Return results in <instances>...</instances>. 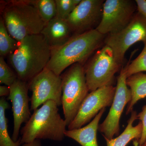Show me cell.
<instances>
[{"label":"cell","instance_id":"1","mask_svg":"<svg viewBox=\"0 0 146 146\" xmlns=\"http://www.w3.org/2000/svg\"><path fill=\"white\" fill-rule=\"evenodd\" d=\"M51 54V48L40 33L25 37L8 57L18 78L27 82L46 67Z\"/></svg>","mask_w":146,"mask_h":146},{"label":"cell","instance_id":"2","mask_svg":"<svg viewBox=\"0 0 146 146\" xmlns=\"http://www.w3.org/2000/svg\"><path fill=\"white\" fill-rule=\"evenodd\" d=\"M106 36L96 29L73 35L64 44L51 49L50 58L46 68L60 76L65 69L75 63L84 65L104 43Z\"/></svg>","mask_w":146,"mask_h":146},{"label":"cell","instance_id":"3","mask_svg":"<svg viewBox=\"0 0 146 146\" xmlns=\"http://www.w3.org/2000/svg\"><path fill=\"white\" fill-rule=\"evenodd\" d=\"M58 107L55 102L50 100L34 110L21 130V145L36 140L60 141L64 139L67 123L58 113Z\"/></svg>","mask_w":146,"mask_h":146},{"label":"cell","instance_id":"4","mask_svg":"<svg viewBox=\"0 0 146 146\" xmlns=\"http://www.w3.org/2000/svg\"><path fill=\"white\" fill-rule=\"evenodd\" d=\"M1 12L9 33L19 42L26 36L40 34L46 25L35 1H9Z\"/></svg>","mask_w":146,"mask_h":146},{"label":"cell","instance_id":"5","mask_svg":"<svg viewBox=\"0 0 146 146\" xmlns=\"http://www.w3.org/2000/svg\"><path fill=\"white\" fill-rule=\"evenodd\" d=\"M62 105L67 126L72 122L89 94L84 66L75 63L61 76Z\"/></svg>","mask_w":146,"mask_h":146},{"label":"cell","instance_id":"6","mask_svg":"<svg viewBox=\"0 0 146 146\" xmlns=\"http://www.w3.org/2000/svg\"><path fill=\"white\" fill-rule=\"evenodd\" d=\"M121 66L116 60L112 49L105 44L95 53L88 64L84 66L89 91L113 85L115 74Z\"/></svg>","mask_w":146,"mask_h":146},{"label":"cell","instance_id":"7","mask_svg":"<svg viewBox=\"0 0 146 146\" xmlns=\"http://www.w3.org/2000/svg\"><path fill=\"white\" fill-rule=\"evenodd\" d=\"M139 42L146 44V18L137 12L124 28L115 34L106 35L104 44L112 49L116 60L122 65L127 51Z\"/></svg>","mask_w":146,"mask_h":146},{"label":"cell","instance_id":"8","mask_svg":"<svg viewBox=\"0 0 146 146\" xmlns=\"http://www.w3.org/2000/svg\"><path fill=\"white\" fill-rule=\"evenodd\" d=\"M136 9L135 1L106 0L104 3L101 21L96 29L105 35L117 33L130 22Z\"/></svg>","mask_w":146,"mask_h":146},{"label":"cell","instance_id":"9","mask_svg":"<svg viewBox=\"0 0 146 146\" xmlns=\"http://www.w3.org/2000/svg\"><path fill=\"white\" fill-rule=\"evenodd\" d=\"M32 93L31 110H35L48 101H53L58 106L62 105V78L45 68L29 82Z\"/></svg>","mask_w":146,"mask_h":146},{"label":"cell","instance_id":"10","mask_svg":"<svg viewBox=\"0 0 146 146\" xmlns=\"http://www.w3.org/2000/svg\"><path fill=\"white\" fill-rule=\"evenodd\" d=\"M127 65L120 71L117 79L116 92L107 117L99 126L104 138L111 139L120 132V120L125 107L131 100V91L126 84Z\"/></svg>","mask_w":146,"mask_h":146},{"label":"cell","instance_id":"11","mask_svg":"<svg viewBox=\"0 0 146 146\" xmlns=\"http://www.w3.org/2000/svg\"><path fill=\"white\" fill-rule=\"evenodd\" d=\"M113 85L100 87L90 92L82 104L68 130L77 129L86 125L104 108L111 106L116 92Z\"/></svg>","mask_w":146,"mask_h":146},{"label":"cell","instance_id":"12","mask_svg":"<svg viewBox=\"0 0 146 146\" xmlns=\"http://www.w3.org/2000/svg\"><path fill=\"white\" fill-rule=\"evenodd\" d=\"M104 2L103 0H81L66 20L74 35L96 29L101 21Z\"/></svg>","mask_w":146,"mask_h":146},{"label":"cell","instance_id":"13","mask_svg":"<svg viewBox=\"0 0 146 146\" xmlns=\"http://www.w3.org/2000/svg\"><path fill=\"white\" fill-rule=\"evenodd\" d=\"M9 87L10 93L8 99L12 104L13 117L12 139L14 142H17L21 125L23 123H26L31 117L29 106L31 99L28 96L29 84L18 78Z\"/></svg>","mask_w":146,"mask_h":146},{"label":"cell","instance_id":"14","mask_svg":"<svg viewBox=\"0 0 146 146\" xmlns=\"http://www.w3.org/2000/svg\"><path fill=\"white\" fill-rule=\"evenodd\" d=\"M41 34L51 49L64 44L74 35L66 20L56 17L46 24Z\"/></svg>","mask_w":146,"mask_h":146},{"label":"cell","instance_id":"15","mask_svg":"<svg viewBox=\"0 0 146 146\" xmlns=\"http://www.w3.org/2000/svg\"><path fill=\"white\" fill-rule=\"evenodd\" d=\"M101 110L87 125L77 129L66 130L65 136L76 141L82 146H99L97 141V131L100 120L105 111Z\"/></svg>","mask_w":146,"mask_h":146},{"label":"cell","instance_id":"16","mask_svg":"<svg viewBox=\"0 0 146 146\" xmlns=\"http://www.w3.org/2000/svg\"><path fill=\"white\" fill-rule=\"evenodd\" d=\"M136 111H132L126 127L117 137L111 139L104 138L107 146H126L132 140L136 139L137 142L139 141L143 131L142 123L139 122L137 125L133 126V122L138 119Z\"/></svg>","mask_w":146,"mask_h":146},{"label":"cell","instance_id":"17","mask_svg":"<svg viewBox=\"0 0 146 146\" xmlns=\"http://www.w3.org/2000/svg\"><path fill=\"white\" fill-rule=\"evenodd\" d=\"M126 84L131 91V100L127 105L126 114L131 113L138 101L146 98V74L136 73L128 77Z\"/></svg>","mask_w":146,"mask_h":146},{"label":"cell","instance_id":"18","mask_svg":"<svg viewBox=\"0 0 146 146\" xmlns=\"http://www.w3.org/2000/svg\"><path fill=\"white\" fill-rule=\"evenodd\" d=\"M9 104L5 98L0 100V146H20V140L14 142L11 138L8 131V120L6 117L5 111Z\"/></svg>","mask_w":146,"mask_h":146},{"label":"cell","instance_id":"19","mask_svg":"<svg viewBox=\"0 0 146 146\" xmlns=\"http://www.w3.org/2000/svg\"><path fill=\"white\" fill-rule=\"evenodd\" d=\"M19 42L11 36L6 27L3 20L0 19V55L8 56L18 48Z\"/></svg>","mask_w":146,"mask_h":146},{"label":"cell","instance_id":"20","mask_svg":"<svg viewBox=\"0 0 146 146\" xmlns=\"http://www.w3.org/2000/svg\"><path fill=\"white\" fill-rule=\"evenodd\" d=\"M35 4L46 25L56 16V4L54 0L35 1Z\"/></svg>","mask_w":146,"mask_h":146},{"label":"cell","instance_id":"21","mask_svg":"<svg viewBox=\"0 0 146 146\" xmlns=\"http://www.w3.org/2000/svg\"><path fill=\"white\" fill-rule=\"evenodd\" d=\"M56 4V17L66 20L81 0H55Z\"/></svg>","mask_w":146,"mask_h":146},{"label":"cell","instance_id":"22","mask_svg":"<svg viewBox=\"0 0 146 146\" xmlns=\"http://www.w3.org/2000/svg\"><path fill=\"white\" fill-rule=\"evenodd\" d=\"M145 71H146V44L138 57L130 64L129 63L127 65V77Z\"/></svg>","mask_w":146,"mask_h":146},{"label":"cell","instance_id":"23","mask_svg":"<svg viewBox=\"0 0 146 146\" xmlns=\"http://www.w3.org/2000/svg\"><path fill=\"white\" fill-rule=\"evenodd\" d=\"M18 78V76L9 68L4 58L0 57V83L10 87Z\"/></svg>","mask_w":146,"mask_h":146},{"label":"cell","instance_id":"24","mask_svg":"<svg viewBox=\"0 0 146 146\" xmlns=\"http://www.w3.org/2000/svg\"><path fill=\"white\" fill-rule=\"evenodd\" d=\"M138 119L142 123L143 131L141 138L135 146H143L146 141V105L144 106L142 111L137 115Z\"/></svg>","mask_w":146,"mask_h":146},{"label":"cell","instance_id":"25","mask_svg":"<svg viewBox=\"0 0 146 146\" xmlns=\"http://www.w3.org/2000/svg\"><path fill=\"white\" fill-rule=\"evenodd\" d=\"M138 12L146 18V0H136Z\"/></svg>","mask_w":146,"mask_h":146},{"label":"cell","instance_id":"26","mask_svg":"<svg viewBox=\"0 0 146 146\" xmlns=\"http://www.w3.org/2000/svg\"><path fill=\"white\" fill-rule=\"evenodd\" d=\"M10 89L9 86H0V96L2 98L9 95Z\"/></svg>","mask_w":146,"mask_h":146},{"label":"cell","instance_id":"27","mask_svg":"<svg viewBox=\"0 0 146 146\" xmlns=\"http://www.w3.org/2000/svg\"><path fill=\"white\" fill-rule=\"evenodd\" d=\"M21 146H42V143L40 140H36L31 143L23 144Z\"/></svg>","mask_w":146,"mask_h":146},{"label":"cell","instance_id":"28","mask_svg":"<svg viewBox=\"0 0 146 146\" xmlns=\"http://www.w3.org/2000/svg\"><path fill=\"white\" fill-rule=\"evenodd\" d=\"M143 146H146V141L145 142V143H144V145H143Z\"/></svg>","mask_w":146,"mask_h":146}]
</instances>
